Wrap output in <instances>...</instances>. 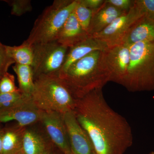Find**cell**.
Returning <instances> with one entry per match:
<instances>
[{"label":"cell","mask_w":154,"mask_h":154,"mask_svg":"<svg viewBox=\"0 0 154 154\" xmlns=\"http://www.w3.org/2000/svg\"><path fill=\"white\" fill-rule=\"evenodd\" d=\"M104 62L110 74V82L122 85L130 62V45L123 44L108 48L103 52Z\"/></svg>","instance_id":"cell-9"},{"label":"cell","mask_w":154,"mask_h":154,"mask_svg":"<svg viewBox=\"0 0 154 154\" xmlns=\"http://www.w3.org/2000/svg\"><path fill=\"white\" fill-rule=\"evenodd\" d=\"M50 145L43 135L26 127L23 134L21 150L23 153L40 154L50 147Z\"/></svg>","instance_id":"cell-17"},{"label":"cell","mask_w":154,"mask_h":154,"mask_svg":"<svg viewBox=\"0 0 154 154\" xmlns=\"http://www.w3.org/2000/svg\"><path fill=\"white\" fill-rule=\"evenodd\" d=\"M15 62L6 54L5 45L0 42V79L8 72L9 67Z\"/></svg>","instance_id":"cell-25"},{"label":"cell","mask_w":154,"mask_h":154,"mask_svg":"<svg viewBox=\"0 0 154 154\" xmlns=\"http://www.w3.org/2000/svg\"><path fill=\"white\" fill-rule=\"evenodd\" d=\"M154 41V19L143 16L133 25L123 43L131 45L141 42Z\"/></svg>","instance_id":"cell-15"},{"label":"cell","mask_w":154,"mask_h":154,"mask_svg":"<svg viewBox=\"0 0 154 154\" xmlns=\"http://www.w3.org/2000/svg\"><path fill=\"white\" fill-rule=\"evenodd\" d=\"M73 111L91 139L95 154H124L132 146L130 125L108 105L102 88L77 99Z\"/></svg>","instance_id":"cell-1"},{"label":"cell","mask_w":154,"mask_h":154,"mask_svg":"<svg viewBox=\"0 0 154 154\" xmlns=\"http://www.w3.org/2000/svg\"><path fill=\"white\" fill-rule=\"evenodd\" d=\"M35 105L44 112L63 114L73 111L76 99L58 76H44L34 80L31 95Z\"/></svg>","instance_id":"cell-4"},{"label":"cell","mask_w":154,"mask_h":154,"mask_svg":"<svg viewBox=\"0 0 154 154\" xmlns=\"http://www.w3.org/2000/svg\"><path fill=\"white\" fill-rule=\"evenodd\" d=\"M108 48L104 42L90 36L69 48L63 66L60 73L65 71L73 63L96 51H105Z\"/></svg>","instance_id":"cell-12"},{"label":"cell","mask_w":154,"mask_h":154,"mask_svg":"<svg viewBox=\"0 0 154 154\" xmlns=\"http://www.w3.org/2000/svg\"><path fill=\"white\" fill-rule=\"evenodd\" d=\"M2 128H0V154H3Z\"/></svg>","instance_id":"cell-28"},{"label":"cell","mask_w":154,"mask_h":154,"mask_svg":"<svg viewBox=\"0 0 154 154\" xmlns=\"http://www.w3.org/2000/svg\"><path fill=\"white\" fill-rule=\"evenodd\" d=\"M77 4L73 13L82 28L88 32L93 16V11L77 0Z\"/></svg>","instance_id":"cell-20"},{"label":"cell","mask_w":154,"mask_h":154,"mask_svg":"<svg viewBox=\"0 0 154 154\" xmlns=\"http://www.w3.org/2000/svg\"><path fill=\"white\" fill-rule=\"evenodd\" d=\"M149 154H154V152H151Z\"/></svg>","instance_id":"cell-31"},{"label":"cell","mask_w":154,"mask_h":154,"mask_svg":"<svg viewBox=\"0 0 154 154\" xmlns=\"http://www.w3.org/2000/svg\"><path fill=\"white\" fill-rule=\"evenodd\" d=\"M11 7V14L21 16L32 10L31 1L29 0H7L4 1Z\"/></svg>","instance_id":"cell-21"},{"label":"cell","mask_w":154,"mask_h":154,"mask_svg":"<svg viewBox=\"0 0 154 154\" xmlns=\"http://www.w3.org/2000/svg\"><path fill=\"white\" fill-rule=\"evenodd\" d=\"M104 51L91 52L59 74L58 77L75 99H81L91 91L103 88L110 82V74L104 62Z\"/></svg>","instance_id":"cell-2"},{"label":"cell","mask_w":154,"mask_h":154,"mask_svg":"<svg viewBox=\"0 0 154 154\" xmlns=\"http://www.w3.org/2000/svg\"><path fill=\"white\" fill-rule=\"evenodd\" d=\"M134 4L143 16L154 19V0H134Z\"/></svg>","instance_id":"cell-24"},{"label":"cell","mask_w":154,"mask_h":154,"mask_svg":"<svg viewBox=\"0 0 154 154\" xmlns=\"http://www.w3.org/2000/svg\"><path fill=\"white\" fill-rule=\"evenodd\" d=\"M13 69L17 75L19 91L25 96H30L34 87V77L31 66L15 63Z\"/></svg>","instance_id":"cell-18"},{"label":"cell","mask_w":154,"mask_h":154,"mask_svg":"<svg viewBox=\"0 0 154 154\" xmlns=\"http://www.w3.org/2000/svg\"><path fill=\"white\" fill-rule=\"evenodd\" d=\"M134 4L128 12L116 18L107 28L91 37L104 42L108 48L123 44L125 38L133 25L143 17Z\"/></svg>","instance_id":"cell-7"},{"label":"cell","mask_w":154,"mask_h":154,"mask_svg":"<svg viewBox=\"0 0 154 154\" xmlns=\"http://www.w3.org/2000/svg\"><path fill=\"white\" fill-rule=\"evenodd\" d=\"M93 154H95V153H94V152H93Z\"/></svg>","instance_id":"cell-33"},{"label":"cell","mask_w":154,"mask_h":154,"mask_svg":"<svg viewBox=\"0 0 154 154\" xmlns=\"http://www.w3.org/2000/svg\"><path fill=\"white\" fill-rule=\"evenodd\" d=\"M40 122L52 143L64 154L72 152L63 115L56 112L43 111Z\"/></svg>","instance_id":"cell-10"},{"label":"cell","mask_w":154,"mask_h":154,"mask_svg":"<svg viewBox=\"0 0 154 154\" xmlns=\"http://www.w3.org/2000/svg\"><path fill=\"white\" fill-rule=\"evenodd\" d=\"M43 113L34 104L30 96H25L13 106L0 108V123L15 121L19 125L27 127L40 122Z\"/></svg>","instance_id":"cell-8"},{"label":"cell","mask_w":154,"mask_h":154,"mask_svg":"<svg viewBox=\"0 0 154 154\" xmlns=\"http://www.w3.org/2000/svg\"><path fill=\"white\" fill-rule=\"evenodd\" d=\"M68 154H74L72 153V152H71L70 153Z\"/></svg>","instance_id":"cell-32"},{"label":"cell","mask_w":154,"mask_h":154,"mask_svg":"<svg viewBox=\"0 0 154 154\" xmlns=\"http://www.w3.org/2000/svg\"><path fill=\"white\" fill-rule=\"evenodd\" d=\"M81 4L92 11L101 8L105 3L104 0H79Z\"/></svg>","instance_id":"cell-27"},{"label":"cell","mask_w":154,"mask_h":154,"mask_svg":"<svg viewBox=\"0 0 154 154\" xmlns=\"http://www.w3.org/2000/svg\"><path fill=\"white\" fill-rule=\"evenodd\" d=\"M25 96L20 91L6 94L0 93V108H5L13 106L22 100Z\"/></svg>","instance_id":"cell-23"},{"label":"cell","mask_w":154,"mask_h":154,"mask_svg":"<svg viewBox=\"0 0 154 154\" xmlns=\"http://www.w3.org/2000/svg\"><path fill=\"white\" fill-rule=\"evenodd\" d=\"M93 14L88 33L90 36L101 32L124 13L105 1L102 7Z\"/></svg>","instance_id":"cell-14"},{"label":"cell","mask_w":154,"mask_h":154,"mask_svg":"<svg viewBox=\"0 0 154 154\" xmlns=\"http://www.w3.org/2000/svg\"><path fill=\"white\" fill-rule=\"evenodd\" d=\"M105 2L124 12H128L134 5V0H105Z\"/></svg>","instance_id":"cell-26"},{"label":"cell","mask_w":154,"mask_h":154,"mask_svg":"<svg viewBox=\"0 0 154 154\" xmlns=\"http://www.w3.org/2000/svg\"><path fill=\"white\" fill-rule=\"evenodd\" d=\"M71 149L74 154H93V144L88 134L78 122L73 111L63 114Z\"/></svg>","instance_id":"cell-11"},{"label":"cell","mask_w":154,"mask_h":154,"mask_svg":"<svg viewBox=\"0 0 154 154\" xmlns=\"http://www.w3.org/2000/svg\"><path fill=\"white\" fill-rule=\"evenodd\" d=\"M25 128L17 123L2 128L3 154H17L22 150Z\"/></svg>","instance_id":"cell-16"},{"label":"cell","mask_w":154,"mask_h":154,"mask_svg":"<svg viewBox=\"0 0 154 154\" xmlns=\"http://www.w3.org/2000/svg\"><path fill=\"white\" fill-rule=\"evenodd\" d=\"M17 154H24V153H23V152H22V151H20V152H19V153H18Z\"/></svg>","instance_id":"cell-30"},{"label":"cell","mask_w":154,"mask_h":154,"mask_svg":"<svg viewBox=\"0 0 154 154\" xmlns=\"http://www.w3.org/2000/svg\"><path fill=\"white\" fill-rule=\"evenodd\" d=\"M122 86L131 92L154 91V41L130 45V62Z\"/></svg>","instance_id":"cell-3"},{"label":"cell","mask_w":154,"mask_h":154,"mask_svg":"<svg viewBox=\"0 0 154 154\" xmlns=\"http://www.w3.org/2000/svg\"><path fill=\"white\" fill-rule=\"evenodd\" d=\"M20 91L15 85L14 75L6 72L0 79V93H12Z\"/></svg>","instance_id":"cell-22"},{"label":"cell","mask_w":154,"mask_h":154,"mask_svg":"<svg viewBox=\"0 0 154 154\" xmlns=\"http://www.w3.org/2000/svg\"><path fill=\"white\" fill-rule=\"evenodd\" d=\"M33 61L31 66L34 80L44 76H58L69 48L57 41L32 46Z\"/></svg>","instance_id":"cell-6"},{"label":"cell","mask_w":154,"mask_h":154,"mask_svg":"<svg viewBox=\"0 0 154 154\" xmlns=\"http://www.w3.org/2000/svg\"><path fill=\"white\" fill-rule=\"evenodd\" d=\"M6 54L15 63L31 66L33 63V50L32 46L24 42L19 46L5 45Z\"/></svg>","instance_id":"cell-19"},{"label":"cell","mask_w":154,"mask_h":154,"mask_svg":"<svg viewBox=\"0 0 154 154\" xmlns=\"http://www.w3.org/2000/svg\"><path fill=\"white\" fill-rule=\"evenodd\" d=\"M40 154H53L51 152V146L47 149L45 150L44 152H42Z\"/></svg>","instance_id":"cell-29"},{"label":"cell","mask_w":154,"mask_h":154,"mask_svg":"<svg viewBox=\"0 0 154 154\" xmlns=\"http://www.w3.org/2000/svg\"><path fill=\"white\" fill-rule=\"evenodd\" d=\"M77 0H55L36 19L24 43L30 46L56 41L58 35L73 12Z\"/></svg>","instance_id":"cell-5"},{"label":"cell","mask_w":154,"mask_h":154,"mask_svg":"<svg viewBox=\"0 0 154 154\" xmlns=\"http://www.w3.org/2000/svg\"><path fill=\"white\" fill-rule=\"evenodd\" d=\"M90 37L88 32L82 28L73 12L59 33L56 41L69 48Z\"/></svg>","instance_id":"cell-13"}]
</instances>
